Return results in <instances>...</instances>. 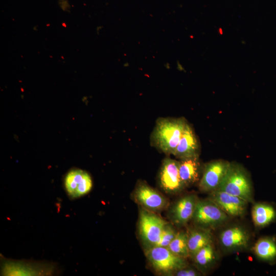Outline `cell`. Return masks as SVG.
<instances>
[{
	"instance_id": "obj_1",
	"label": "cell",
	"mask_w": 276,
	"mask_h": 276,
	"mask_svg": "<svg viewBox=\"0 0 276 276\" xmlns=\"http://www.w3.org/2000/svg\"><path fill=\"white\" fill-rule=\"evenodd\" d=\"M186 123L183 118L158 120L152 134L154 145L167 154L174 155Z\"/></svg>"
},
{
	"instance_id": "obj_19",
	"label": "cell",
	"mask_w": 276,
	"mask_h": 276,
	"mask_svg": "<svg viewBox=\"0 0 276 276\" xmlns=\"http://www.w3.org/2000/svg\"><path fill=\"white\" fill-rule=\"evenodd\" d=\"M192 257L195 263L199 266L206 267L211 265L216 258L212 243L199 249Z\"/></svg>"
},
{
	"instance_id": "obj_6",
	"label": "cell",
	"mask_w": 276,
	"mask_h": 276,
	"mask_svg": "<svg viewBox=\"0 0 276 276\" xmlns=\"http://www.w3.org/2000/svg\"><path fill=\"white\" fill-rule=\"evenodd\" d=\"M231 163L219 159L206 164L199 183V189L204 192H211L219 187Z\"/></svg>"
},
{
	"instance_id": "obj_16",
	"label": "cell",
	"mask_w": 276,
	"mask_h": 276,
	"mask_svg": "<svg viewBox=\"0 0 276 276\" xmlns=\"http://www.w3.org/2000/svg\"><path fill=\"white\" fill-rule=\"evenodd\" d=\"M252 217L256 226L264 227L275 219L276 211L270 204L257 203L252 208Z\"/></svg>"
},
{
	"instance_id": "obj_22",
	"label": "cell",
	"mask_w": 276,
	"mask_h": 276,
	"mask_svg": "<svg viewBox=\"0 0 276 276\" xmlns=\"http://www.w3.org/2000/svg\"><path fill=\"white\" fill-rule=\"evenodd\" d=\"M176 68L178 71H184L185 68L179 61L177 60L176 62Z\"/></svg>"
},
{
	"instance_id": "obj_11",
	"label": "cell",
	"mask_w": 276,
	"mask_h": 276,
	"mask_svg": "<svg viewBox=\"0 0 276 276\" xmlns=\"http://www.w3.org/2000/svg\"><path fill=\"white\" fill-rule=\"evenodd\" d=\"M199 144L192 127L187 122L174 155L182 159L198 156Z\"/></svg>"
},
{
	"instance_id": "obj_2",
	"label": "cell",
	"mask_w": 276,
	"mask_h": 276,
	"mask_svg": "<svg viewBox=\"0 0 276 276\" xmlns=\"http://www.w3.org/2000/svg\"><path fill=\"white\" fill-rule=\"evenodd\" d=\"M217 190L238 196L248 203L252 201L250 180L240 165L231 163L229 167Z\"/></svg>"
},
{
	"instance_id": "obj_24",
	"label": "cell",
	"mask_w": 276,
	"mask_h": 276,
	"mask_svg": "<svg viewBox=\"0 0 276 276\" xmlns=\"http://www.w3.org/2000/svg\"><path fill=\"white\" fill-rule=\"evenodd\" d=\"M123 65L125 67H128L129 65V63L128 62H125L124 63Z\"/></svg>"
},
{
	"instance_id": "obj_9",
	"label": "cell",
	"mask_w": 276,
	"mask_h": 276,
	"mask_svg": "<svg viewBox=\"0 0 276 276\" xmlns=\"http://www.w3.org/2000/svg\"><path fill=\"white\" fill-rule=\"evenodd\" d=\"M210 199L227 215L233 217L243 215L245 212L248 203L246 201L238 196L218 190L211 192Z\"/></svg>"
},
{
	"instance_id": "obj_21",
	"label": "cell",
	"mask_w": 276,
	"mask_h": 276,
	"mask_svg": "<svg viewBox=\"0 0 276 276\" xmlns=\"http://www.w3.org/2000/svg\"><path fill=\"white\" fill-rule=\"evenodd\" d=\"M174 274L177 276H197L199 275V273L196 270L187 268V267L176 271Z\"/></svg>"
},
{
	"instance_id": "obj_10",
	"label": "cell",
	"mask_w": 276,
	"mask_h": 276,
	"mask_svg": "<svg viewBox=\"0 0 276 276\" xmlns=\"http://www.w3.org/2000/svg\"><path fill=\"white\" fill-rule=\"evenodd\" d=\"M134 198L144 209L150 211L162 210L168 205V201L162 194L145 183L136 187Z\"/></svg>"
},
{
	"instance_id": "obj_7",
	"label": "cell",
	"mask_w": 276,
	"mask_h": 276,
	"mask_svg": "<svg viewBox=\"0 0 276 276\" xmlns=\"http://www.w3.org/2000/svg\"><path fill=\"white\" fill-rule=\"evenodd\" d=\"M64 184L67 195L77 198L87 194L91 189L93 182L89 174L81 169H73L66 175Z\"/></svg>"
},
{
	"instance_id": "obj_8",
	"label": "cell",
	"mask_w": 276,
	"mask_h": 276,
	"mask_svg": "<svg viewBox=\"0 0 276 276\" xmlns=\"http://www.w3.org/2000/svg\"><path fill=\"white\" fill-rule=\"evenodd\" d=\"M159 179L161 187L169 193L178 192L185 187L179 176V162L169 158L163 162Z\"/></svg>"
},
{
	"instance_id": "obj_12",
	"label": "cell",
	"mask_w": 276,
	"mask_h": 276,
	"mask_svg": "<svg viewBox=\"0 0 276 276\" xmlns=\"http://www.w3.org/2000/svg\"><path fill=\"white\" fill-rule=\"evenodd\" d=\"M197 201L196 196L192 194L180 198L172 208V221L179 225L186 224L192 219Z\"/></svg>"
},
{
	"instance_id": "obj_23",
	"label": "cell",
	"mask_w": 276,
	"mask_h": 276,
	"mask_svg": "<svg viewBox=\"0 0 276 276\" xmlns=\"http://www.w3.org/2000/svg\"><path fill=\"white\" fill-rule=\"evenodd\" d=\"M164 67L167 70H169L171 68L170 64L168 62H166L165 63H164Z\"/></svg>"
},
{
	"instance_id": "obj_14",
	"label": "cell",
	"mask_w": 276,
	"mask_h": 276,
	"mask_svg": "<svg viewBox=\"0 0 276 276\" xmlns=\"http://www.w3.org/2000/svg\"><path fill=\"white\" fill-rule=\"evenodd\" d=\"M200 165L198 156L182 159L179 162V173L185 186L199 180Z\"/></svg>"
},
{
	"instance_id": "obj_17",
	"label": "cell",
	"mask_w": 276,
	"mask_h": 276,
	"mask_svg": "<svg viewBox=\"0 0 276 276\" xmlns=\"http://www.w3.org/2000/svg\"><path fill=\"white\" fill-rule=\"evenodd\" d=\"M253 250L260 259L272 262L276 259V243L271 238L260 239L255 244Z\"/></svg>"
},
{
	"instance_id": "obj_18",
	"label": "cell",
	"mask_w": 276,
	"mask_h": 276,
	"mask_svg": "<svg viewBox=\"0 0 276 276\" xmlns=\"http://www.w3.org/2000/svg\"><path fill=\"white\" fill-rule=\"evenodd\" d=\"M167 247L176 256L185 259L189 257L188 233L184 231L177 232L175 237Z\"/></svg>"
},
{
	"instance_id": "obj_20",
	"label": "cell",
	"mask_w": 276,
	"mask_h": 276,
	"mask_svg": "<svg viewBox=\"0 0 276 276\" xmlns=\"http://www.w3.org/2000/svg\"><path fill=\"white\" fill-rule=\"evenodd\" d=\"M176 234L177 233L173 227L167 223L165 226L158 241L153 246L167 247Z\"/></svg>"
},
{
	"instance_id": "obj_13",
	"label": "cell",
	"mask_w": 276,
	"mask_h": 276,
	"mask_svg": "<svg viewBox=\"0 0 276 276\" xmlns=\"http://www.w3.org/2000/svg\"><path fill=\"white\" fill-rule=\"evenodd\" d=\"M220 242L225 248L234 250L245 248L249 242V235L241 226H234L223 231L220 235Z\"/></svg>"
},
{
	"instance_id": "obj_15",
	"label": "cell",
	"mask_w": 276,
	"mask_h": 276,
	"mask_svg": "<svg viewBox=\"0 0 276 276\" xmlns=\"http://www.w3.org/2000/svg\"><path fill=\"white\" fill-rule=\"evenodd\" d=\"M212 236L210 231L199 227L191 230L188 234V245L190 256L193 257L199 249L212 243Z\"/></svg>"
},
{
	"instance_id": "obj_5",
	"label": "cell",
	"mask_w": 276,
	"mask_h": 276,
	"mask_svg": "<svg viewBox=\"0 0 276 276\" xmlns=\"http://www.w3.org/2000/svg\"><path fill=\"white\" fill-rule=\"evenodd\" d=\"M168 223L151 211L142 209L140 212L139 233L148 247L153 246Z\"/></svg>"
},
{
	"instance_id": "obj_3",
	"label": "cell",
	"mask_w": 276,
	"mask_h": 276,
	"mask_svg": "<svg viewBox=\"0 0 276 276\" xmlns=\"http://www.w3.org/2000/svg\"><path fill=\"white\" fill-rule=\"evenodd\" d=\"M146 256L153 268L161 274L170 275L187 267L185 258L174 254L168 247H148Z\"/></svg>"
},
{
	"instance_id": "obj_4",
	"label": "cell",
	"mask_w": 276,
	"mask_h": 276,
	"mask_svg": "<svg viewBox=\"0 0 276 276\" xmlns=\"http://www.w3.org/2000/svg\"><path fill=\"white\" fill-rule=\"evenodd\" d=\"M228 215L210 199L197 201L192 219L199 227L213 228L225 222Z\"/></svg>"
}]
</instances>
